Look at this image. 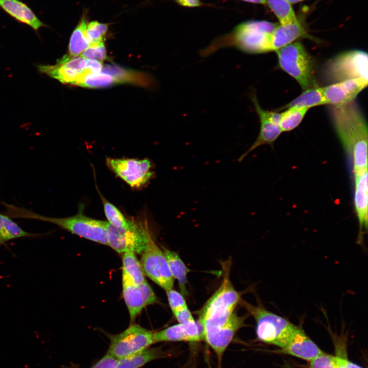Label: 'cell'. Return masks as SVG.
<instances>
[{
	"label": "cell",
	"instance_id": "26",
	"mask_svg": "<svg viewBox=\"0 0 368 368\" xmlns=\"http://www.w3.org/2000/svg\"><path fill=\"white\" fill-rule=\"evenodd\" d=\"M87 25L85 18H82L73 31L68 45L70 56H78L90 45L86 34Z\"/></svg>",
	"mask_w": 368,
	"mask_h": 368
},
{
	"label": "cell",
	"instance_id": "2",
	"mask_svg": "<svg viewBox=\"0 0 368 368\" xmlns=\"http://www.w3.org/2000/svg\"><path fill=\"white\" fill-rule=\"evenodd\" d=\"M223 281L200 311L198 320L202 340L206 343L227 325L242 299L229 277L228 265L224 264Z\"/></svg>",
	"mask_w": 368,
	"mask_h": 368
},
{
	"label": "cell",
	"instance_id": "23",
	"mask_svg": "<svg viewBox=\"0 0 368 368\" xmlns=\"http://www.w3.org/2000/svg\"><path fill=\"white\" fill-rule=\"evenodd\" d=\"M168 355L160 348H147L121 359L117 368H140L147 363Z\"/></svg>",
	"mask_w": 368,
	"mask_h": 368
},
{
	"label": "cell",
	"instance_id": "34",
	"mask_svg": "<svg viewBox=\"0 0 368 368\" xmlns=\"http://www.w3.org/2000/svg\"><path fill=\"white\" fill-rule=\"evenodd\" d=\"M309 362V368H336L335 356L323 352Z\"/></svg>",
	"mask_w": 368,
	"mask_h": 368
},
{
	"label": "cell",
	"instance_id": "20",
	"mask_svg": "<svg viewBox=\"0 0 368 368\" xmlns=\"http://www.w3.org/2000/svg\"><path fill=\"white\" fill-rule=\"evenodd\" d=\"M307 36L306 29L298 19L287 24L277 25L272 33V50L275 51L300 38Z\"/></svg>",
	"mask_w": 368,
	"mask_h": 368
},
{
	"label": "cell",
	"instance_id": "24",
	"mask_svg": "<svg viewBox=\"0 0 368 368\" xmlns=\"http://www.w3.org/2000/svg\"><path fill=\"white\" fill-rule=\"evenodd\" d=\"M162 249L166 258L170 272L174 279L178 282L179 288L183 295L188 294L186 288L189 268L176 252L164 247Z\"/></svg>",
	"mask_w": 368,
	"mask_h": 368
},
{
	"label": "cell",
	"instance_id": "36",
	"mask_svg": "<svg viewBox=\"0 0 368 368\" xmlns=\"http://www.w3.org/2000/svg\"><path fill=\"white\" fill-rule=\"evenodd\" d=\"M117 358L107 353L90 368H117L119 363ZM63 368H72L64 367Z\"/></svg>",
	"mask_w": 368,
	"mask_h": 368
},
{
	"label": "cell",
	"instance_id": "22",
	"mask_svg": "<svg viewBox=\"0 0 368 368\" xmlns=\"http://www.w3.org/2000/svg\"><path fill=\"white\" fill-rule=\"evenodd\" d=\"M11 217L0 213V246L6 242L21 238H39L45 234H36L27 232L21 228Z\"/></svg>",
	"mask_w": 368,
	"mask_h": 368
},
{
	"label": "cell",
	"instance_id": "15",
	"mask_svg": "<svg viewBox=\"0 0 368 368\" xmlns=\"http://www.w3.org/2000/svg\"><path fill=\"white\" fill-rule=\"evenodd\" d=\"M367 171L354 176V206L359 222V233L357 243L363 242L364 231H366L368 224V183Z\"/></svg>",
	"mask_w": 368,
	"mask_h": 368
},
{
	"label": "cell",
	"instance_id": "25",
	"mask_svg": "<svg viewBox=\"0 0 368 368\" xmlns=\"http://www.w3.org/2000/svg\"><path fill=\"white\" fill-rule=\"evenodd\" d=\"M326 105L321 87L314 86L306 90L290 102L281 108L284 109L291 107L307 108Z\"/></svg>",
	"mask_w": 368,
	"mask_h": 368
},
{
	"label": "cell",
	"instance_id": "13",
	"mask_svg": "<svg viewBox=\"0 0 368 368\" xmlns=\"http://www.w3.org/2000/svg\"><path fill=\"white\" fill-rule=\"evenodd\" d=\"M123 295L130 321L133 322L146 306L157 302V297L146 281L140 285L135 284L129 276L122 271Z\"/></svg>",
	"mask_w": 368,
	"mask_h": 368
},
{
	"label": "cell",
	"instance_id": "14",
	"mask_svg": "<svg viewBox=\"0 0 368 368\" xmlns=\"http://www.w3.org/2000/svg\"><path fill=\"white\" fill-rule=\"evenodd\" d=\"M367 79L358 78L321 87L326 105H341L354 101L367 85Z\"/></svg>",
	"mask_w": 368,
	"mask_h": 368
},
{
	"label": "cell",
	"instance_id": "18",
	"mask_svg": "<svg viewBox=\"0 0 368 368\" xmlns=\"http://www.w3.org/2000/svg\"><path fill=\"white\" fill-rule=\"evenodd\" d=\"M245 319V316H239L235 311L224 329L207 343L216 354L219 364L235 335L244 326Z\"/></svg>",
	"mask_w": 368,
	"mask_h": 368
},
{
	"label": "cell",
	"instance_id": "40",
	"mask_svg": "<svg viewBox=\"0 0 368 368\" xmlns=\"http://www.w3.org/2000/svg\"><path fill=\"white\" fill-rule=\"evenodd\" d=\"M341 358V361L346 368H362L360 366L344 358Z\"/></svg>",
	"mask_w": 368,
	"mask_h": 368
},
{
	"label": "cell",
	"instance_id": "32",
	"mask_svg": "<svg viewBox=\"0 0 368 368\" xmlns=\"http://www.w3.org/2000/svg\"><path fill=\"white\" fill-rule=\"evenodd\" d=\"M108 25L93 21L87 25L86 34L89 44L103 42L108 30Z\"/></svg>",
	"mask_w": 368,
	"mask_h": 368
},
{
	"label": "cell",
	"instance_id": "10",
	"mask_svg": "<svg viewBox=\"0 0 368 368\" xmlns=\"http://www.w3.org/2000/svg\"><path fill=\"white\" fill-rule=\"evenodd\" d=\"M142 254L140 263L145 275L166 291L173 289L174 279L170 272L166 258L151 235Z\"/></svg>",
	"mask_w": 368,
	"mask_h": 368
},
{
	"label": "cell",
	"instance_id": "30",
	"mask_svg": "<svg viewBox=\"0 0 368 368\" xmlns=\"http://www.w3.org/2000/svg\"><path fill=\"white\" fill-rule=\"evenodd\" d=\"M267 4L278 18L280 24H287L298 19L291 4L286 0H267Z\"/></svg>",
	"mask_w": 368,
	"mask_h": 368
},
{
	"label": "cell",
	"instance_id": "27",
	"mask_svg": "<svg viewBox=\"0 0 368 368\" xmlns=\"http://www.w3.org/2000/svg\"><path fill=\"white\" fill-rule=\"evenodd\" d=\"M122 265V271L127 274L135 284L140 285L147 281L135 253L130 251L123 253Z\"/></svg>",
	"mask_w": 368,
	"mask_h": 368
},
{
	"label": "cell",
	"instance_id": "31",
	"mask_svg": "<svg viewBox=\"0 0 368 368\" xmlns=\"http://www.w3.org/2000/svg\"><path fill=\"white\" fill-rule=\"evenodd\" d=\"M99 193L103 203L104 213L108 221L107 222L117 228L127 227L131 220L126 218L119 209L104 198L100 192Z\"/></svg>",
	"mask_w": 368,
	"mask_h": 368
},
{
	"label": "cell",
	"instance_id": "39",
	"mask_svg": "<svg viewBox=\"0 0 368 368\" xmlns=\"http://www.w3.org/2000/svg\"><path fill=\"white\" fill-rule=\"evenodd\" d=\"M180 5L189 7H198L201 5L199 0H175Z\"/></svg>",
	"mask_w": 368,
	"mask_h": 368
},
{
	"label": "cell",
	"instance_id": "4",
	"mask_svg": "<svg viewBox=\"0 0 368 368\" xmlns=\"http://www.w3.org/2000/svg\"><path fill=\"white\" fill-rule=\"evenodd\" d=\"M276 26V24L265 20L242 22L230 33L214 40L200 52V55L206 57L226 47H233L252 54L272 51L271 37Z\"/></svg>",
	"mask_w": 368,
	"mask_h": 368
},
{
	"label": "cell",
	"instance_id": "33",
	"mask_svg": "<svg viewBox=\"0 0 368 368\" xmlns=\"http://www.w3.org/2000/svg\"><path fill=\"white\" fill-rule=\"evenodd\" d=\"M80 56L86 60H96L102 62L107 58L106 50L104 42L90 44Z\"/></svg>",
	"mask_w": 368,
	"mask_h": 368
},
{
	"label": "cell",
	"instance_id": "42",
	"mask_svg": "<svg viewBox=\"0 0 368 368\" xmlns=\"http://www.w3.org/2000/svg\"><path fill=\"white\" fill-rule=\"evenodd\" d=\"M242 1L252 3L260 4H263V5H265L267 4L266 0H242Z\"/></svg>",
	"mask_w": 368,
	"mask_h": 368
},
{
	"label": "cell",
	"instance_id": "8",
	"mask_svg": "<svg viewBox=\"0 0 368 368\" xmlns=\"http://www.w3.org/2000/svg\"><path fill=\"white\" fill-rule=\"evenodd\" d=\"M107 229L108 245L120 254H142L151 235L147 224L140 220H131L125 228H117L108 222Z\"/></svg>",
	"mask_w": 368,
	"mask_h": 368
},
{
	"label": "cell",
	"instance_id": "1",
	"mask_svg": "<svg viewBox=\"0 0 368 368\" xmlns=\"http://www.w3.org/2000/svg\"><path fill=\"white\" fill-rule=\"evenodd\" d=\"M330 106L333 125L351 159L354 176L367 171V125L360 107L354 100Z\"/></svg>",
	"mask_w": 368,
	"mask_h": 368
},
{
	"label": "cell",
	"instance_id": "5",
	"mask_svg": "<svg viewBox=\"0 0 368 368\" xmlns=\"http://www.w3.org/2000/svg\"><path fill=\"white\" fill-rule=\"evenodd\" d=\"M242 306L256 323V334L259 340L284 348L297 328L287 319L267 310L261 304L253 305L241 301Z\"/></svg>",
	"mask_w": 368,
	"mask_h": 368
},
{
	"label": "cell",
	"instance_id": "21",
	"mask_svg": "<svg viewBox=\"0 0 368 368\" xmlns=\"http://www.w3.org/2000/svg\"><path fill=\"white\" fill-rule=\"evenodd\" d=\"M102 73L112 76L118 83H128L144 87H151L154 81L147 74L131 70H128L116 65L106 64L103 66Z\"/></svg>",
	"mask_w": 368,
	"mask_h": 368
},
{
	"label": "cell",
	"instance_id": "37",
	"mask_svg": "<svg viewBox=\"0 0 368 368\" xmlns=\"http://www.w3.org/2000/svg\"><path fill=\"white\" fill-rule=\"evenodd\" d=\"M172 312L179 324H185L194 320L188 306Z\"/></svg>",
	"mask_w": 368,
	"mask_h": 368
},
{
	"label": "cell",
	"instance_id": "41",
	"mask_svg": "<svg viewBox=\"0 0 368 368\" xmlns=\"http://www.w3.org/2000/svg\"><path fill=\"white\" fill-rule=\"evenodd\" d=\"M336 368H346L343 364L341 358L339 356H335Z\"/></svg>",
	"mask_w": 368,
	"mask_h": 368
},
{
	"label": "cell",
	"instance_id": "28",
	"mask_svg": "<svg viewBox=\"0 0 368 368\" xmlns=\"http://www.w3.org/2000/svg\"><path fill=\"white\" fill-rule=\"evenodd\" d=\"M309 110L307 108L291 107L280 113V127L282 132L291 131L302 122Z\"/></svg>",
	"mask_w": 368,
	"mask_h": 368
},
{
	"label": "cell",
	"instance_id": "9",
	"mask_svg": "<svg viewBox=\"0 0 368 368\" xmlns=\"http://www.w3.org/2000/svg\"><path fill=\"white\" fill-rule=\"evenodd\" d=\"M152 331L133 324L123 332L110 336L107 353L118 360L149 348L153 341Z\"/></svg>",
	"mask_w": 368,
	"mask_h": 368
},
{
	"label": "cell",
	"instance_id": "38",
	"mask_svg": "<svg viewBox=\"0 0 368 368\" xmlns=\"http://www.w3.org/2000/svg\"><path fill=\"white\" fill-rule=\"evenodd\" d=\"M103 68L102 62L96 60H86V69L90 73H100Z\"/></svg>",
	"mask_w": 368,
	"mask_h": 368
},
{
	"label": "cell",
	"instance_id": "7",
	"mask_svg": "<svg viewBox=\"0 0 368 368\" xmlns=\"http://www.w3.org/2000/svg\"><path fill=\"white\" fill-rule=\"evenodd\" d=\"M367 54L354 50L344 52L330 59L324 70L325 79L331 83L362 78L367 79Z\"/></svg>",
	"mask_w": 368,
	"mask_h": 368
},
{
	"label": "cell",
	"instance_id": "3",
	"mask_svg": "<svg viewBox=\"0 0 368 368\" xmlns=\"http://www.w3.org/2000/svg\"><path fill=\"white\" fill-rule=\"evenodd\" d=\"M6 209L4 214L11 218L34 219L53 223L61 229L92 241L108 245L107 221L88 217L83 208L75 215L67 217H52L14 204L1 201Z\"/></svg>",
	"mask_w": 368,
	"mask_h": 368
},
{
	"label": "cell",
	"instance_id": "12",
	"mask_svg": "<svg viewBox=\"0 0 368 368\" xmlns=\"http://www.w3.org/2000/svg\"><path fill=\"white\" fill-rule=\"evenodd\" d=\"M250 98L259 117L260 132L253 144L238 158L237 161L239 162H241L249 153L261 145L272 146L282 132L279 125L280 113L263 109L254 92L251 94Z\"/></svg>",
	"mask_w": 368,
	"mask_h": 368
},
{
	"label": "cell",
	"instance_id": "16",
	"mask_svg": "<svg viewBox=\"0 0 368 368\" xmlns=\"http://www.w3.org/2000/svg\"><path fill=\"white\" fill-rule=\"evenodd\" d=\"M154 343L165 341L198 342L202 340L200 328L194 320L178 324L153 333Z\"/></svg>",
	"mask_w": 368,
	"mask_h": 368
},
{
	"label": "cell",
	"instance_id": "29",
	"mask_svg": "<svg viewBox=\"0 0 368 368\" xmlns=\"http://www.w3.org/2000/svg\"><path fill=\"white\" fill-rule=\"evenodd\" d=\"M118 84L111 75L106 73H87L77 82L76 85L88 88H102Z\"/></svg>",
	"mask_w": 368,
	"mask_h": 368
},
{
	"label": "cell",
	"instance_id": "11",
	"mask_svg": "<svg viewBox=\"0 0 368 368\" xmlns=\"http://www.w3.org/2000/svg\"><path fill=\"white\" fill-rule=\"evenodd\" d=\"M107 167L132 188L147 183L153 175L152 164L148 158H117L108 157Z\"/></svg>",
	"mask_w": 368,
	"mask_h": 368
},
{
	"label": "cell",
	"instance_id": "17",
	"mask_svg": "<svg viewBox=\"0 0 368 368\" xmlns=\"http://www.w3.org/2000/svg\"><path fill=\"white\" fill-rule=\"evenodd\" d=\"M282 352L310 361L323 352L298 327Z\"/></svg>",
	"mask_w": 368,
	"mask_h": 368
},
{
	"label": "cell",
	"instance_id": "19",
	"mask_svg": "<svg viewBox=\"0 0 368 368\" xmlns=\"http://www.w3.org/2000/svg\"><path fill=\"white\" fill-rule=\"evenodd\" d=\"M0 8L15 20L34 31L47 26L27 4L20 0H0Z\"/></svg>",
	"mask_w": 368,
	"mask_h": 368
},
{
	"label": "cell",
	"instance_id": "35",
	"mask_svg": "<svg viewBox=\"0 0 368 368\" xmlns=\"http://www.w3.org/2000/svg\"><path fill=\"white\" fill-rule=\"evenodd\" d=\"M170 307L172 312L187 306L183 295L173 289L166 291Z\"/></svg>",
	"mask_w": 368,
	"mask_h": 368
},
{
	"label": "cell",
	"instance_id": "6",
	"mask_svg": "<svg viewBox=\"0 0 368 368\" xmlns=\"http://www.w3.org/2000/svg\"><path fill=\"white\" fill-rule=\"evenodd\" d=\"M279 67L305 90L316 86L315 61L303 43L294 41L275 51Z\"/></svg>",
	"mask_w": 368,
	"mask_h": 368
}]
</instances>
